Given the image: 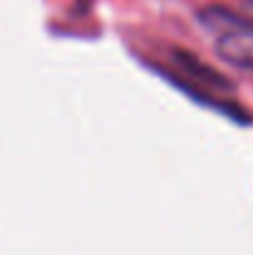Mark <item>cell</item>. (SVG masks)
<instances>
[{"label": "cell", "instance_id": "cell-1", "mask_svg": "<svg viewBox=\"0 0 253 255\" xmlns=\"http://www.w3.org/2000/svg\"><path fill=\"white\" fill-rule=\"evenodd\" d=\"M199 22L216 40V52L221 60L253 72V22L219 5L204 7L199 12Z\"/></svg>", "mask_w": 253, "mask_h": 255}, {"label": "cell", "instance_id": "cell-2", "mask_svg": "<svg viewBox=\"0 0 253 255\" xmlns=\"http://www.w3.org/2000/svg\"><path fill=\"white\" fill-rule=\"evenodd\" d=\"M249 2H253V0H249Z\"/></svg>", "mask_w": 253, "mask_h": 255}]
</instances>
